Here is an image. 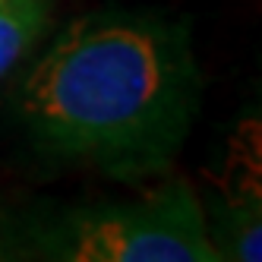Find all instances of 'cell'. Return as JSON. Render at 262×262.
<instances>
[{
    "instance_id": "1",
    "label": "cell",
    "mask_w": 262,
    "mask_h": 262,
    "mask_svg": "<svg viewBox=\"0 0 262 262\" xmlns=\"http://www.w3.org/2000/svg\"><path fill=\"white\" fill-rule=\"evenodd\" d=\"M202 104V70L180 19L92 10L70 19L32 60L13 107L48 155L111 177L164 174Z\"/></svg>"
},
{
    "instance_id": "2",
    "label": "cell",
    "mask_w": 262,
    "mask_h": 262,
    "mask_svg": "<svg viewBox=\"0 0 262 262\" xmlns=\"http://www.w3.org/2000/svg\"><path fill=\"white\" fill-rule=\"evenodd\" d=\"M57 262H218L202 199L183 177L79 224Z\"/></svg>"
},
{
    "instance_id": "4",
    "label": "cell",
    "mask_w": 262,
    "mask_h": 262,
    "mask_svg": "<svg viewBox=\"0 0 262 262\" xmlns=\"http://www.w3.org/2000/svg\"><path fill=\"white\" fill-rule=\"evenodd\" d=\"M51 7L54 0H0V82L38 45Z\"/></svg>"
},
{
    "instance_id": "3",
    "label": "cell",
    "mask_w": 262,
    "mask_h": 262,
    "mask_svg": "<svg viewBox=\"0 0 262 262\" xmlns=\"http://www.w3.org/2000/svg\"><path fill=\"white\" fill-rule=\"evenodd\" d=\"M202 212L218 262H262V129L256 117L234 129L215 199Z\"/></svg>"
}]
</instances>
